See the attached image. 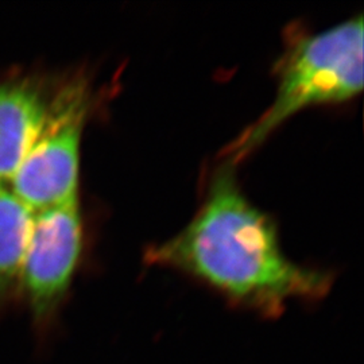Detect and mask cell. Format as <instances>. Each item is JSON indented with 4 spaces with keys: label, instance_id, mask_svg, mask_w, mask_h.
Returning a JSON list of instances; mask_svg holds the SVG:
<instances>
[{
    "label": "cell",
    "instance_id": "obj_1",
    "mask_svg": "<svg viewBox=\"0 0 364 364\" xmlns=\"http://www.w3.org/2000/svg\"><path fill=\"white\" fill-rule=\"evenodd\" d=\"M144 259L186 274L264 318L279 317L291 301H320L333 285L329 272L287 257L273 219L243 193L228 161L215 170L195 218L149 248Z\"/></svg>",
    "mask_w": 364,
    "mask_h": 364
},
{
    "label": "cell",
    "instance_id": "obj_2",
    "mask_svg": "<svg viewBox=\"0 0 364 364\" xmlns=\"http://www.w3.org/2000/svg\"><path fill=\"white\" fill-rule=\"evenodd\" d=\"M363 16L293 39L277 65V93L269 108L228 147L236 165L305 108L344 103L363 90Z\"/></svg>",
    "mask_w": 364,
    "mask_h": 364
},
{
    "label": "cell",
    "instance_id": "obj_3",
    "mask_svg": "<svg viewBox=\"0 0 364 364\" xmlns=\"http://www.w3.org/2000/svg\"><path fill=\"white\" fill-rule=\"evenodd\" d=\"M92 92L84 76L55 82L48 115L7 183L33 212L78 197L80 153Z\"/></svg>",
    "mask_w": 364,
    "mask_h": 364
},
{
    "label": "cell",
    "instance_id": "obj_4",
    "mask_svg": "<svg viewBox=\"0 0 364 364\" xmlns=\"http://www.w3.org/2000/svg\"><path fill=\"white\" fill-rule=\"evenodd\" d=\"M82 218L78 197L34 212L21 278L33 324L41 335L52 329L82 255Z\"/></svg>",
    "mask_w": 364,
    "mask_h": 364
},
{
    "label": "cell",
    "instance_id": "obj_5",
    "mask_svg": "<svg viewBox=\"0 0 364 364\" xmlns=\"http://www.w3.org/2000/svg\"><path fill=\"white\" fill-rule=\"evenodd\" d=\"M55 82L34 73L0 77V183L7 185L48 115Z\"/></svg>",
    "mask_w": 364,
    "mask_h": 364
},
{
    "label": "cell",
    "instance_id": "obj_6",
    "mask_svg": "<svg viewBox=\"0 0 364 364\" xmlns=\"http://www.w3.org/2000/svg\"><path fill=\"white\" fill-rule=\"evenodd\" d=\"M34 212L0 183V311L21 294V278Z\"/></svg>",
    "mask_w": 364,
    "mask_h": 364
}]
</instances>
